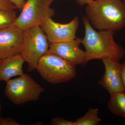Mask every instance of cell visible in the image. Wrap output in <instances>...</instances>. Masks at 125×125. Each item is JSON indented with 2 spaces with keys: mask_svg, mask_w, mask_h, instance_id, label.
Listing matches in <instances>:
<instances>
[{
  "mask_svg": "<svg viewBox=\"0 0 125 125\" xmlns=\"http://www.w3.org/2000/svg\"><path fill=\"white\" fill-rule=\"evenodd\" d=\"M23 33L13 25L0 29V60L21 54Z\"/></svg>",
  "mask_w": 125,
  "mask_h": 125,
  "instance_id": "obj_8",
  "label": "cell"
},
{
  "mask_svg": "<svg viewBox=\"0 0 125 125\" xmlns=\"http://www.w3.org/2000/svg\"><path fill=\"white\" fill-rule=\"evenodd\" d=\"M123 2H124V3H125V0H123Z\"/></svg>",
  "mask_w": 125,
  "mask_h": 125,
  "instance_id": "obj_22",
  "label": "cell"
},
{
  "mask_svg": "<svg viewBox=\"0 0 125 125\" xmlns=\"http://www.w3.org/2000/svg\"><path fill=\"white\" fill-rule=\"evenodd\" d=\"M98 108H89L85 115L77 118L75 122V125H97L102 120L98 117Z\"/></svg>",
  "mask_w": 125,
  "mask_h": 125,
  "instance_id": "obj_13",
  "label": "cell"
},
{
  "mask_svg": "<svg viewBox=\"0 0 125 125\" xmlns=\"http://www.w3.org/2000/svg\"><path fill=\"white\" fill-rule=\"evenodd\" d=\"M14 118L11 117H0V125H20Z\"/></svg>",
  "mask_w": 125,
  "mask_h": 125,
  "instance_id": "obj_17",
  "label": "cell"
},
{
  "mask_svg": "<svg viewBox=\"0 0 125 125\" xmlns=\"http://www.w3.org/2000/svg\"><path fill=\"white\" fill-rule=\"evenodd\" d=\"M122 79L125 93V62L122 64L121 72Z\"/></svg>",
  "mask_w": 125,
  "mask_h": 125,
  "instance_id": "obj_19",
  "label": "cell"
},
{
  "mask_svg": "<svg viewBox=\"0 0 125 125\" xmlns=\"http://www.w3.org/2000/svg\"><path fill=\"white\" fill-rule=\"evenodd\" d=\"M86 17L99 31L115 32L125 26V4L123 0H93L86 5Z\"/></svg>",
  "mask_w": 125,
  "mask_h": 125,
  "instance_id": "obj_2",
  "label": "cell"
},
{
  "mask_svg": "<svg viewBox=\"0 0 125 125\" xmlns=\"http://www.w3.org/2000/svg\"><path fill=\"white\" fill-rule=\"evenodd\" d=\"M105 67L102 78L99 80L98 84L111 94L125 92L121 72L122 64L119 61L109 58L102 59Z\"/></svg>",
  "mask_w": 125,
  "mask_h": 125,
  "instance_id": "obj_9",
  "label": "cell"
},
{
  "mask_svg": "<svg viewBox=\"0 0 125 125\" xmlns=\"http://www.w3.org/2000/svg\"><path fill=\"white\" fill-rule=\"evenodd\" d=\"M1 110H2V106H1V104L0 102V113L1 112Z\"/></svg>",
  "mask_w": 125,
  "mask_h": 125,
  "instance_id": "obj_21",
  "label": "cell"
},
{
  "mask_svg": "<svg viewBox=\"0 0 125 125\" xmlns=\"http://www.w3.org/2000/svg\"><path fill=\"white\" fill-rule=\"evenodd\" d=\"M81 40L76 38L71 41L51 43L47 54H55L75 65H83L85 60V51L80 48Z\"/></svg>",
  "mask_w": 125,
  "mask_h": 125,
  "instance_id": "obj_10",
  "label": "cell"
},
{
  "mask_svg": "<svg viewBox=\"0 0 125 125\" xmlns=\"http://www.w3.org/2000/svg\"><path fill=\"white\" fill-rule=\"evenodd\" d=\"M11 3L17 7V9H19L20 11H21L23 8L25 2L26 0H9Z\"/></svg>",
  "mask_w": 125,
  "mask_h": 125,
  "instance_id": "obj_18",
  "label": "cell"
},
{
  "mask_svg": "<svg viewBox=\"0 0 125 125\" xmlns=\"http://www.w3.org/2000/svg\"><path fill=\"white\" fill-rule=\"evenodd\" d=\"M45 91L30 75L24 73L6 82L4 94L12 103L21 105L31 101L37 102Z\"/></svg>",
  "mask_w": 125,
  "mask_h": 125,
  "instance_id": "obj_5",
  "label": "cell"
},
{
  "mask_svg": "<svg viewBox=\"0 0 125 125\" xmlns=\"http://www.w3.org/2000/svg\"><path fill=\"white\" fill-rule=\"evenodd\" d=\"M51 125H75V122L71 121L61 117H56L52 119Z\"/></svg>",
  "mask_w": 125,
  "mask_h": 125,
  "instance_id": "obj_15",
  "label": "cell"
},
{
  "mask_svg": "<svg viewBox=\"0 0 125 125\" xmlns=\"http://www.w3.org/2000/svg\"><path fill=\"white\" fill-rule=\"evenodd\" d=\"M17 7L9 0H0V10H15Z\"/></svg>",
  "mask_w": 125,
  "mask_h": 125,
  "instance_id": "obj_16",
  "label": "cell"
},
{
  "mask_svg": "<svg viewBox=\"0 0 125 125\" xmlns=\"http://www.w3.org/2000/svg\"><path fill=\"white\" fill-rule=\"evenodd\" d=\"M49 45L47 36L40 26L24 31L21 55L28 64L29 72L36 69L40 58L47 54Z\"/></svg>",
  "mask_w": 125,
  "mask_h": 125,
  "instance_id": "obj_4",
  "label": "cell"
},
{
  "mask_svg": "<svg viewBox=\"0 0 125 125\" xmlns=\"http://www.w3.org/2000/svg\"><path fill=\"white\" fill-rule=\"evenodd\" d=\"M36 70L48 83H67L76 75V65L55 54H47L39 60Z\"/></svg>",
  "mask_w": 125,
  "mask_h": 125,
  "instance_id": "obj_3",
  "label": "cell"
},
{
  "mask_svg": "<svg viewBox=\"0 0 125 125\" xmlns=\"http://www.w3.org/2000/svg\"><path fill=\"white\" fill-rule=\"evenodd\" d=\"M54 0H27L21 13L12 25L23 31L40 26L55 12L51 6Z\"/></svg>",
  "mask_w": 125,
  "mask_h": 125,
  "instance_id": "obj_6",
  "label": "cell"
},
{
  "mask_svg": "<svg viewBox=\"0 0 125 125\" xmlns=\"http://www.w3.org/2000/svg\"><path fill=\"white\" fill-rule=\"evenodd\" d=\"M25 62L21 54L3 60L0 65V80L6 83L12 77L22 75Z\"/></svg>",
  "mask_w": 125,
  "mask_h": 125,
  "instance_id": "obj_11",
  "label": "cell"
},
{
  "mask_svg": "<svg viewBox=\"0 0 125 125\" xmlns=\"http://www.w3.org/2000/svg\"><path fill=\"white\" fill-rule=\"evenodd\" d=\"M76 3L80 6L86 5L93 0H75Z\"/></svg>",
  "mask_w": 125,
  "mask_h": 125,
  "instance_id": "obj_20",
  "label": "cell"
},
{
  "mask_svg": "<svg viewBox=\"0 0 125 125\" xmlns=\"http://www.w3.org/2000/svg\"><path fill=\"white\" fill-rule=\"evenodd\" d=\"M78 17L66 24L57 23L52 18H47L40 25L46 34L49 44L71 41L76 38V31L79 25Z\"/></svg>",
  "mask_w": 125,
  "mask_h": 125,
  "instance_id": "obj_7",
  "label": "cell"
},
{
  "mask_svg": "<svg viewBox=\"0 0 125 125\" xmlns=\"http://www.w3.org/2000/svg\"><path fill=\"white\" fill-rule=\"evenodd\" d=\"M108 107L113 114L125 118V93L111 94Z\"/></svg>",
  "mask_w": 125,
  "mask_h": 125,
  "instance_id": "obj_12",
  "label": "cell"
},
{
  "mask_svg": "<svg viewBox=\"0 0 125 125\" xmlns=\"http://www.w3.org/2000/svg\"><path fill=\"white\" fill-rule=\"evenodd\" d=\"M82 20L85 35L81 43L85 48V57L83 66L95 59L109 58L120 61L124 58L125 50L114 40V32L94 30L86 16Z\"/></svg>",
  "mask_w": 125,
  "mask_h": 125,
  "instance_id": "obj_1",
  "label": "cell"
},
{
  "mask_svg": "<svg viewBox=\"0 0 125 125\" xmlns=\"http://www.w3.org/2000/svg\"><path fill=\"white\" fill-rule=\"evenodd\" d=\"M2 60H0V65L1 63V62Z\"/></svg>",
  "mask_w": 125,
  "mask_h": 125,
  "instance_id": "obj_23",
  "label": "cell"
},
{
  "mask_svg": "<svg viewBox=\"0 0 125 125\" xmlns=\"http://www.w3.org/2000/svg\"><path fill=\"white\" fill-rule=\"evenodd\" d=\"M17 17L15 10H0V29L12 25Z\"/></svg>",
  "mask_w": 125,
  "mask_h": 125,
  "instance_id": "obj_14",
  "label": "cell"
}]
</instances>
